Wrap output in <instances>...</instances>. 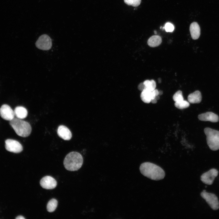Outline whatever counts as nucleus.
Returning <instances> with one entry per match:
<instances>
[{"instance_id":"nucleus-1","label":"nucleus","mask_w":219,"mask_h":219,"mask_svg":"<svg viewBox=\"0 0 219 219\" xmlns=\"http://www.w3.org/2000/svg\"><path fill=\"white\" fill-rule=\"evenodd\" d=\"M139 169L141 173L143 175L153 180L162 179L165 175V172L162 168L150 162L142 163Z\"/></svg>"},{"instance_id":"nucleus-2","label":"nucleus","mask_w":219,"mask_h":219,"mask_svg":"<svg viewBox=\"0 0 219 219\" xmlns=\"http://www.w3.org/2000/svg\"><path fill=\"white\" fill-rule=\"evenodd\" d=\"M83 163L82 156L79 153L75 151H72L67 154L64 161L65 168L71 171L78 170L82 167Z\"/></svg>"},{"instance_id":"nucleus-3","label":"nucleus","mask_w":219,"mask_h":219,"mask_svg":"<svg viewBox=\"0 0 219 219\" xmlns=\"http://www.w3.org/2000/svg\"><path fill=\"white\" fill-rule=\"evenodd\" d=\"M9 124L19 136L26 137L30 134L32 128L30 123L27 122L17 118H14L10 121Z\"/></svg>"},{"instance_id":"nucleus-4","label":"nucleus","mask_w":219,"mask_h":219,"mask_svg":"<svg viewBox=\"0 0 219 219\" xmlns=\"http://www.w3.org/2000/svg\"><path fill=\"white\" fill-rule=\"evenodd\" d=\"M207 137V145L210 149L216 151L219 149V131L209 127L204 129Z\"/></svg>"},{"instance_id":"nucleus-5","label":"nucleus","mask_w":219,"mask_h":219,"mask_svg":"<svg viewBox=\"0 0 219 219\" xmlns=\"http://www.w3.org/2000/svg\"><path fill=\"white\" fill-rule=\"evenodd\" d=\"M200 195L212 209L216 210L219 209V202L217 197L214 194L207 193L205 190H203Z\"/></svg>"},{"instance_id":"nucleus-6","label":"nucleus","mask_w":219,"mask_h":219,"mask_svg":"<svg viewBox=\"0 0 219 219\" xmlns=\"http://www.w3.org/2000/svg\"><path fill=\"white\" fill-rule=\"evenodd\" d=\"M35 44L38 48L45 50H50L52 45L51 38L48 35L45 34L39 37Z\"/></svg>"},{"instance_id":"nucleus-7","label":"nucleus","mask_w":219,"mask_h":219,"mask_svg":"<svg viewBox=\"0 0 219 219\" xmlns=\"http://www.w3.org/2000/svg\"><path fill=\"white\" fill-rule=\"evenodd\" d=\"M5 148L8 151L15 153L20 152L23 149L22 146L18 141L10 139L5 141Z\"/></svg>"},{"instance_id":"nucleus-8","label":"nucleus","mask_w":219,"mask_h":219,"mask_svg":"<svg viewBox=\"0 0 219 219\" xmlns=\"http://www.w3.org/2000/svg\"><path fill=\"white\" fill-rule=\"evenodd\" d=\"M218 171L216 169H212L207 172L203 173L200 177L201 181L204 183L211 185L215 178L218 175Z\"/></svg>"},{"instance_id":"nucleus-9","label":"nucleus","mask_w":219,"mask_h":219,"mask_svg":"<svg viewBox=\"0 0 219 219\" xmlns=\"http://www.w3.org/2000/svg\"><path fill=\"white\" fill-rule=\"evenodd\" d=\"M0 115L4 120L11 121L15 116L14 111L6 104L2 105L0 108Z\"/></svg>"},{"instance_id":"nucleus-10","label":"nucleus","mask_w":219,"mask_h":219,"mask_svg":"<svg viewBox=\"0 0 219 219\" xmlns=\"http://www.w3.org/2000/svg\"><path fill=\"white\" fill-rule=\"evenodd\" d=\"M40 184L43 188L46 189H52L57 186V182L55 179L50 176L43 177L40 180Z\"/></svg>"},{"instance_id":"nucleus-11","label":"nucleus","mask_w":219,"mask_h":219,"mask_svg":"<svg viewBox=\"0 0 219 219\" xmlns=\"http://www.w3.org/2000/svg\"><path fill=\"white\" fill-rule=\"evenodd\" d=\"M199 119L202 121H210L212 122H217L219 121L218 116L211 112L199 114L198 116Z\"/></svg>"},{"instance_id":"nucleus-12","label":"nucleus","mask_w":219,"mask_h":219,"mask_svg":"<svg viewBox=\"0 0 219 219\" xmlns=\"http://www.w3.org/2000/svg\"><path fill=\"white\" fill-rule=\"evenodd\" d=\"M57 133L59 137L65 140H69L72 137L71 132L68 128L64 125L58 127Z\"/></svg>"},{"instance_id":"nucleus-13","label":"nucleus","mask_w":219,"mask_h":219,"mask_svg":"<svg viewBox=\"0 0 219 219\" xmlns=\"http://www.w3.org/2000/svg\"><path fill=\"white\" fill-rule=\"evenodd\" d=\"M189 30L192 39H197L200 35V28L198 24L196 22L192 23L190 25Z\"/></svg>"},{"instance_id":"nucleus-14","label":"nucleus","mask_w":219,"mask_h":219,"mask_svg":"<svg viewBox=\"0 0 219 219\" xmlns=\"http://www.w3.org/2000/svg\"><path fill=\"white\" fill-rule=\"evenodd\" d=\"M202 100L201 92L198 90L189 94L188 96V100L190 103H200Z\"/></svg>"},{"instance_id":"nucleus-15","label":"nucleus","mask_w":219,"mask_h":219,"mask_svg":"<svg viewBox=\"0 0 219 219\" xmlns=\"http://www.w3.org/2000/svg\"><path fill=\"white\" fill-rule=\"evenodd\" d=\"M152 91L144 88L141 91V98L142 100L144 103H148L151 102L152 99H153Z\"/></svg>"},{"instance_id":"nucleus-16","label":"nucleus","mask_w":219,"mask_h":219,"mask_svg":"<svg viewBox=\"0 0 219 219\" xmlns=\"http://www.w3.org/2000/svg\"><path fill=\"white\" fill-rule=\"evenodd\" d=\"M15 116L16 117L20 119H23L27 115L28 112L27 109L24 107L21 106L16 107L14 110Z\"/></svg>"},{"instance_id":"nucleus-17","label":"nucleus","mask_w":219,"mask_h":219,"mask_svg":"<svg viewBox=\"0 0 219 219\" xmlns=\"http://www.w3.org/2000/svg\"><path fill=\"white\" fill-rule=\"evenodd\" d=\"M162 42V38L158 35H153L148 40V45L151 47H155L159 46Z\"/></svg>"},{"instance_id":"nucleus-18","label":"nucleus","mask_w":219,"mask_h":219,"mask_svg":"<svg viewBox=\"0 0 219 219\" xmlns=\"http://www.w3.org/2000/svg\"><path fill=\"white\" fill-rule=\"evenodd\" d=\"M58 202L55 199H52L48 203L47 206V210L49 212H54L56 208Z\"/></svg>"},{"instance_id":"nucleus-19","label":"nucleus","mask_w":219,"mask_h":219,"mask_svg":"<svg viewBox=\"0 0 219 219\" xmlns=\"http://www.w3.org/2000/svg\"><path fill=\"white\" fill-rule=\"evenodd\" d=\"M143 83L145 85V88L152 91L155 89L156 83L153 80H146Z\"/></svg>"},{"instance_id":"nucleus-20","label":"nucleus","mask_w":219,"mask_h":219,"mask_svg":"<svg viewBox=\"0 0 219 219\" xmlns=\"http://www.w3.org/2000/svg\"><path fill=\"white\" fill-rule=\"evenodd\" d=\"M175 106L179 109H183L188 108L189 106V102L183 100L179 102H175Z\"/></svg>"},{"instance_id":"nucleus-21","label":"nucleus","mask_w":219,"mask_h":219,"mask_svg":"<svg viewBox=\"0 0 219 219\" xmlns=\"http://www.w3.org/2000/svg\"><path fill=\"white\" fill-rule=\"evenodd\" d=\"M173 99L175 102L183 100L182 92L180 90H179L176 92L173 96Z\"/></svg>"},{"instance_id":"nucleus-22","label":"nucleus","mask_w":219,"mask_h":219,"mask_svg":"<svg viewBox=\"0 0 219 219\" xmlns=\"http://www.w3.org/2000/svg\"><path fill=\"white\" fill-rule=\"evenodd\" d=\"M126 4L134 7L138 6L141 3V0H124Z\"/></svg>"},{"instance_id":"nucleus-23","label":"nucleus","mask_w":219,"mask_h":219,"mask_svg":"<svg viewBox=\"0 0 219 219\" xmlns=\"http://www.w3.org/2000/svg\"><path fill=\"white\" fill-rule=\"evenodd\" d=\"M166 32H172L174 30V27L173 25L171 23H167L163 28Z\"/></svg>"},{"instance_id":"nucleus-24","label":"nucleus","mask_w":219,"mask_h":219,"mask_svg":"<svg viewBox=\"0 0 219 219\" xmlns=\"http://www.w3.org/2000/svg\"><path fill=\"white\" fill-rule=\"evenodd\" d=\"M145 88V85L143 82L140 83L138 85V89L141 91H142Z\"/></svg>"},{"instance_id":"nucleus-25","label":"nucleus","mask_w":219,"mask_h":219,"mask_svg":"<svg viewBox=\"0 0 219 219\" xmlns=\"http://www.w3.org/2000/svg\"><path fill=\"white\" fill-rule=\"evenodd\" d=\"M157 102V100H156L155 98L153 99H152L151 100V102L152 103H156Z\"/></svg>"},{"instance_id":"nucleus-26","label":"nucleus","mask_w":219,"mask_h":219,"mask_svg":"<svg viewBox=\"0 0 219 219\" xmlns=\"http://www.w3.org/2000/svg\"><path fill=\"white\" fill-rule=\"evenodd\" d=\"M16 219H25V218L22 216H17L16 218Z\"/></svg>"},{"instance_id":"nucleus-27","label":"nucleus","mask_w":219,"mask_h":219,"mask_svg":"<svg viewBox=\"0 0 219 219\" xmlns=\"http://www.w3.org/2000/svg\"><path fill=\"white\" fill-rule=\"evenodd\" d=\"M163 94V92L162 91H158V95H162Z\"/></svg>"},{"instance_id":"nucleus-28","label":"nucleus","mask_w":219,"mask_h":219,"mask_svg":"<svg viewBox=\"0 0 219 219\" xmlns=\"http://www.w3.org/2000/svg\"><path fill=\"white\" fill-rule=\"evenodd\" d=\"M155 99L157 100H158L160 99V97L158 95V96H156L155 98Z\"/></svg>"},{"instance_id":"nucleus-29","label":"nucleus","mask_w":219,"mask_h":219,"mask_svg":"<svg viewBox=\"0 0 219 219\" xmlns=\"http://www.w3.org/2000/svg\"><path fill=\"white\" fill-rule=\"evenodd\" d=\"M154 33H155V34H157V32H156V31H154Z\"/></svg>"}]
</instances>
